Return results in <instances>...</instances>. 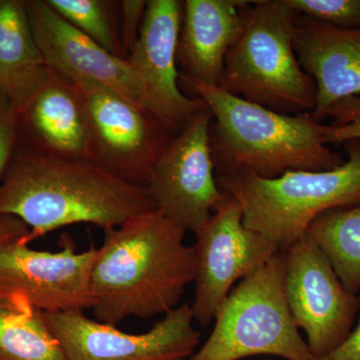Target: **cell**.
<instances>
[{"instance_id": "6da1fadb", "label": "cell", "mask_w": 360, "mask_h": 360, "mask_svg": "<svg viewBox=\"0 0 360 360\" xmlns=\"http://www.w3.org/2000/svg\"><path fill=\"white\" fill-rule=\"evenodd\" d=\"M156 210L146 186L130 184L89 160L18 148L0 181V215L22 220L30 245L61 227L91 224L108 229Z\"/></svg>"}, {"instance_id": "7a4b0ae2", "label": "cell", "mask_w": 360, "mask_h": 360, "mask_svg": "<svg viewBox=\"0 0 360 360\" xmlns=\"http://www.w3.org/2000/svg\"><path fill=\"white\" fill-rule=\"evenodd\" d=\"M103 232L91 276L96 321L115 326L129 317L148 319L176 309L196 274L186 231L155 210Z\"/></svg>"}, {"instance_id": "3957f363", "label": "cell", "mask_w": 360, "mask_h": 360, "mask_svg": "<svg viewBox=\"0 0 360 360\" xmlns=\"http://www.w3.org/2000/svg\"><path fill=\"white\" fill-rule=\"evenodd\" d=\"M179 84L212 110L210 143L215 174L248 172L276 179L295 170L335 169L345 161L326 143L328 125L311 113L283 115L182 73Z\"/></svg>"}, {"instance_id": "277c9868", "label": "cell", "mask_w": 360, "mask_h": 360, "mask_svg": "<svg viewBox=\"0 0 360 360\" xmlns=\"http://www.w3.org/2000/svg\"><path fill=\"white\" fill-rule=\"evenodd\" d=\"M300 15L285 0L246 1L243 32L227 52L219 87L283 115L314 112L316 86L293 46Z\"/></svg>"}, {"instance_id": "5b68a950", "label": "cell", "mask_w": 360, "mask_h": 360, "mask_svg": "<svg viewBox=\"0 0 360 360\" xmlns=\"http://www.w3.org/2000/svg\"><path fill=\"white\" fill-rule=\"evenodd\" d=\"M343 146L347 160L335 169L295 170L276 179L248 172L215 174L217 184L238 201L248 229L286 250L307 234L317 217L360 205V141Z\"/></svg>"}, {"instance_id": "8992f818", "label": "cell", "mask_w": 360, "mask_h": 360, "mask_svg": "<svg viewBox=\"0 0 360 360\" xmlns=\"http://www.w3.org/2000/svg\"><path fill=\"white\" fill-rule=\"evenodd\" d=\"M285 251L241 279L215 314L212 335L186 360H240L274 355L316 360L300 335L285 295Z\"/></svg>"}, {"instance_id": "52a82bcc", "label": "cell", "mask_w": 360, "mask_h": 360, "mask_svg": "<svg viewBox=\"0 0 360 360\" xmlns=\"http://www.w3.org/2000/svg\"><path fill=\"white\" fill-rule=\"evenodd\" d=\"M73 84L84 110L89 161L130 184L148 186L156 160L174 135L117 92L94 82Z\"/></svg>"}, {"instance_id": "ba28073f", "label": "cell", "mask_w": 360, "mask_h": 360, "mask_svg": "<svg viewBox=\"0 0 360 360\" xmlns=\"http://www.w3.org/2000/svg\"><path fill=\"white\" fill-rule=\"evenodd\" d=\"M212 122L207 105L196 112L156 160L146 186L156 210L194 234L227 196L215 175L210 143Z\"/></svg>"}, {"instance_id": "9c48e42d", "label": "cell", "mask_w": 360, "mask_h": 360, "mask_svg": "<svg viewBox=\"0 0 360 360\" xmlns=\"http://www.w3.org/2000/svg\"><path fill=\"white\" fill-rule=\"evenodd\" d=\"M285 251V295L296 328L315 359L340 347L354 326L359 297L347 290L326 253L309 233Z\"/></svg>"}, {"instance_id": "30bf717a", "label": "cell", "mask_w": 360, "mask_h": 360, "mask_svg": "<svg viewBox=\"0 0 360 360\" xmlns=\"http://www.w3.org/2000/svg\"><path fill=\"white\" fill-rule=\"evenodd\" d=\"M194 321L207 326L229 296L234 283L255 272L278 253V246L243 224L236 198H226L195 234Z\"/></svg>"}, {"instance_id": "8fae6325", "label": "cell", "mask_w": 360, "mask_h": 360, "mask_svg": "<svg viewBox=\"0 0 360 360\" xmlns=\"http://www.w3.org/2000/svg\"><path fill=\"white\" fill-rule=\"evenodd\" d=\"M42 314L68 360H186L200 342L188 303L141 335L123 333L84 312Z\"/></svg>"}, {"instance_id": "7c38bea8", "label": "cell", "mask_w": 360, "mask_h": 360, "mask_svg": "<svg viewBox=\"0 0 360 360\" xmlns=\"http://www.w3.org/2000/svg\"><path fill=\"white\" fill-rule=\"evenodd\" d=\"M21 239L0 250V290L25 296L44 314L92 309L91 276L98 248L91 245L77 252L68 233L61 236V250L56 252L32 250Z\"/></svg>"}, {"instance_id": "4fadbf2b", "label": "cell", "mask_w": 360, "mask_h": 360, "mask_svg": "<svg viewBox=\"0 0 360 360\" xmlns=\"http://www.w3.org/2000/svg\"><path fill=\"white\" fill-rule=\"evenodd\" d=\"M184 1L148 0L139 39L127 58L148 110L174 135L206 108L202 99L186 96L179 86L176 53Z\"/></svg>"}, {"instance_id": "5bb4252c", "label": "cell", "mask_w": 360, "mask_h": 360, "mask_svg": "<svg viewBox=\"0 0 360 360\" xmlns=\"http://www.w3.org/2000/svg\"><path fill=\"white\" fill-rule=\"evenodd\" d=\"M25 2L33 35L49 68L72 84L94 82L148 110L127 59L113 56L78 32L61 18L46 0Z\"/></svg>"}, {"instance_id": "9a60e30c", "label": "cell", "mask_w": 360, "mask_h": 360, "mask_svg": "<svg viewBox=\"0 0 360 360\" xmlns=\"http://www.w3.org/2000/svg\"><path fill=\"white\" fill-rule=\"evenodd\" d=\"M293 46L302 70L316 86L311 115L322 122L333 104L360 96V28L345 30L300 15Z\"/></svg>"}, {"instance_id": "2e32d148", "label": "cell", "mask_w": 360, "mask_h": 360, "mask_svg": "<svg viewBox=\"0 0 360 360\" xmlns=\"http://www.w3.org/2000/svg\"><path fill=\"white\" fill-rule=\"evenodd\" d=\"M32 149L68 160H89L86 125L75 85L49 68L37 89L18 112Z\"/></svg>"}, {"instance_id": "e0dca14e", "label": "cell", "mask_w": 360, "mask_h": 360, "mask_svg": "<svg viewBox=\"0 0 360 360\" xmlns=\"http://www.w3.org/2000/svg\"><path fill=\"white\" fill-rule=\"evenodd\" d=\"M246 0H186L177 44L182 75L219 86L227 52L243 30Z\"/></svg>"}, {"instance_id": "ac0fdd59", "label": "cell", "mask_w": 360, "mask_h": 360, "mask_svg": "<svg viewBox=\"0 0 360 360\" xmlns=\"http://www.w3.org/2000/svg\"><path fill=\"white\" fill-rule=\"evenodd\" d=\"M47 70L25 0H0V91L8 97L15 113L27 103Z\"/></svg>"}, {"instance_id": "d6986e66", "label": "cell", "mask_w": 360, "mask_h": 360, "mask_svg": "<svg viewBox=\"0 0 360 360\" xmlns=\"http://www.w3.org/2000/svg\"><path fill=\"white\" fill-rule=\"evenodd\" d=\"M0 360H68L44 314L25 296L2 290Z\"/></svg>"}, {"instance_id": "ffe728a7", "label": "cell", "mask_w": 360, "mask_h": 360, "mask_svg": "<svg viewBox=\"0 0 360 360\" xmlns=\"http://www.w3.org/2000/svg\"><path fill=\"white\" fill-rule=\"evenodd\" d=\"M311 236L347 290L360 292V205L331 210L309 225Z\"/></svg>"}, {"instance_id": "44dd1931", "label": "cell", "mask_w": 360, "mask_h": 360, "mask_svg": "<svg viewBox=\"0 0 360 360\" xmlns=\"http://www.w3.org/2000/svg\"><path fill=\"white\" fill-rule=\"evenodd\" d=\"M66 22L103 47L127 59L120 39V1L110 0H46Z\"/></svg>"}, {"instance_id": "7402d4cb", "label": "cell", "mask_w": 360, "mask_h": 360, "mask_svg": "<svg viewBox=\"0 0 360 360\" xmlns=\"http://www.w3.org/2000/svg\"><path fill=\"white\" fill-rule=\"evenodd\" d=\"M300 15L345 30L360 28V0H285Z\"/></svg>"}, {"instance_id": "603a6c76", "label": "cell", "mask_w": 360, "mask_h": 360, "mask_svg": "<svg viewBox=\"0 0 360 360\" xmlns=\"http://www.w3.org/2000/svg\"><path fill=\"white\" fill-rule=\"evenodd\" d=\"M326 117L333 118L326 127V143L343 144L350 141H360V96L341 99L326 111Z\"/></svg>"}, {"instance_id": "cb8c5ba5", "label": "cell", "mask_w": 360, "mask_h": 360, "mask_svg": "<svg viewBox=\"0 0 360 360\" xmlns=\"http://www.w3.org/2000/svg\"><path fill=\"white\" fill-rule=\"evenodd\" d=\"M18 118L13 103L0 91V181L18 148Z\"/></svg>"}, {"instance_id": "d4e9b609", "label": "cell", "mask_w": 360, "mask_h": 360, "mask_svg": "<svg viewBox=\"0 0 360 360\" xmlns=\"http://www.w3.org/2000/svg\"><path fill=\"white\" fill-rule=\"evenodd\" d=\"M148 1L146 0H122L120 1V32L123 51L127 58L139 39Z\"/></svg>"}, {"instance_id": "484cf974", "label": "cell", "mask_w": 360, "mask_h": 360, "mask_svg": "<svg viewBox=\"0 0 360 360\" xmlns=\"http://www.w3.org/2000/svg\"><path fill=\"white\" fill-rule=\"evenodd\" d=\"M359 311H360V296ZM316 360H360V314L359 322L347 340L333 350V352Z\"/></svg>"}, {"instance_id": "4316f807", "label": "cell", "mask_w": 360, "mask_h": 360, "mask_svg": "<svg viewBox=\"0 0 360 360\" xmlns=\"http://www.w3.org/2000/svg\"><path fill=\"white\" fill-rule=\"evenodd\" d=\"M30 233L27 225L15 217L0 215V250L25 238Z\"/></svg>"}]
</instances>
